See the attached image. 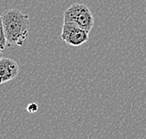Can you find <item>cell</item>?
<instances>
[{"label": "cell", "instance_id": "cell-1", "mask_svg": "<svg viewBox=\"0 0 146 139\" xmlns=\"http://www.w3.org/2000/svg\"><path fill=\"white\" fill-rule=\"evenodd\" d=\"M1 17L9 45L16 44L22 46L27 38L30 28L28 15L17 9H11L6 11Z\"/></svg>", "mask_w": 146, "mask_h": 139}, {"label": "cell", "instance_id": "cell-6", "mask_svg": "<svg viewBox=\"0 0 146 139\" xmlns=\"http://www.w3.org/2000/svg\"><path fill=\"white\" fill-rule=\"evenodd\" d=\"M26 109H27V111L29 113H36V112L38 111V104H35V102H31V104H29L27 105Z\"/></svg>", "mask_w": 146, "mask_h": 139}, {"label": "cell", "instance_id": "cell-5", "mask_svg": "<svg viewBox=\"0 0 146 139\" xmlns=\"http://www.w3.org/2000/svg\"><path fill=\"white\" fill-rule=\"evenodd\" d=\"M8 45V41H7L5 31H4V26H3L2 17L0 16V50H4Z\"/></svg>", "mask_w": 146, "mask_h": 139}, {"label": "cell", "instance_id": "cell-3", "mask_svg": "<svg viewBox=\"0 0 146 139\" xmlns=\"http://www.w3.org/2000/svg\"><path fill=\"white\" fill-rule=\"evenodd\" d=\"M61 38L67 44L78 47L88 41L89 33L73 23L64 22L62 26Z\"/></svg>", "mask_w": 146, "mask_h": 139}, {"label": "cell", "instance_id": "cell-7", "mask_svg": "<svg viewBox=\"0 0 146 139\" xmlns=\"http://www.w3.org/2000/svg\"><path fill=\"white\" fill-rule=\"evenodd\" d=\"M1 58H3V57H2V51L0 50V59H1Z\"/></svg>", "mask_w": 146, "mask_h": 139}, {"label": "cell", "instance_id": "cell-2", "mask_svg": "<svg viewBox=\"0 0 146 139\" xmlns=\"http://www.w3.org/2000/svg\"><path fill=\"white\" fill-rule=\"evenodd\" d=\"M64 22L73 23L89 33L94 26L95 19L87 6L82 3H75L64 12Z\"/></svg>", "mask_w": 146, "mask_h": 139}, {"label": "cell", "instance_id": "cell-4", "mask_svg": "<svg viewBox=\"0 0 146 139\" xmlns=\"http://www.w3.org/2000/svg\"><path fill=\"white\" fill-rule=\"evenodd\" d=\"M19 65L11 58L0 59V85L15 79L19 74Z\"/></svg>", "mask_w": 146, "mask_h": 139}]
</instances>
